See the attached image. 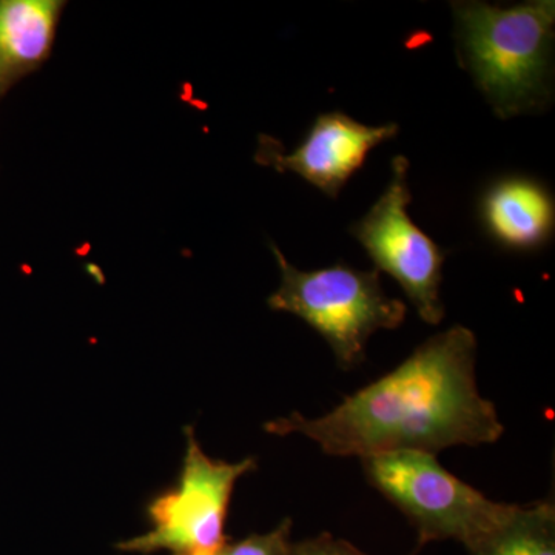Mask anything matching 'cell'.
<instances>
[{"mask_svg": "<svg viewBox=\"0 0 555 555\" xmlns=\"http://www.w3.org/2000/svg\"><path fill=\"white\" fill-rule=\"evenodd\" d=\"M280 268V287L268 306L308 323L321 335L343 371L366 360L369 338L378 331H393L406 320L401 299L387 297L378 270L346 264L305 272L292 266L283 251L270 244Z\"/></svg>", "mask_w": 555, "mask_h": 555, "instance_id": "3957f363", "label": "cell"}, {"mask_svg": "<svg viewBox=\"0 0 555 555\" xmlns=\"http://www.w3.org/2000/svg\"><path fill=\"white\" fill-rule=\"evenodd\" d=\"M398 130L393 122L371 127L341 112L323 113L294 152L286 153L278 139L259 134L255 163L278 173H297L335 199L364 166L369 153L387 139L396 138Z\"/></svg>", "mask_w": 555, "mask_h": 555, "instance_id": "52a82bcc", "label": "cell"}, {"mask_svg": "<svg viewBox=\"0 0 555 555\" xmlns=\"http://www.w3.org/2000/svg\"><path fill=\"white\" fill-rule=\"evenodd\" d=\"M469 555H555V506L551 500L517 505L502 525L466 546Z\"/></svg>", "mask_w": 555, "mask_h": 555, "instance_id": "30bf717a", "label": "cell"}, {"mask_svg": "<svg viewBox=\"0 0 555 555\" xmlns=\"http://www.w3.org/2000/svg\"><path fill=\"white\" fill-rule=\"evenodd\" d=\"M418 547L415 553L416 555ZM288 555H367L363 551L358 550L352 543L346 540L337 539L328 532L312 537V539L301 540V542L292 543Z\"/></svg>", "mask_w": 555, "mask_h": 555, "instance_id": "7c38bea8", "label": "cell"}, {"mask_svg": "<svg viewBox=\"0 0 555 555\" xmlns=\"http://www.w3.org/2000/svg\"><path fill=\"white\" fill-rule=\"evenodd\" d=\"M185 448L178 483L149 503L150 528L144 534L122 540V553L170 555L210 553L228 542L224 534L230 500L236 481L257 469L254 456L229 463L203 451L192 426L184 429Z\"/></svg>", "mask_w": 555, "mask_h": 555, "instance_id": "5b68a950", "label": "cell"}, {"mask_svg": "<svg viewBox=\"0 0 555 555\" xmlns=\"http://www.w3.org/2000/svg\"><path fill=\"white\" fill-rule=\"evenodd\" d=\"M486 232L500 246L532 251L553 238L555 204L550 190L526 177L492 182L480 201Z\"/></svg>", "mask_w": 555, "mask_h": 555, "instance_id": "ba28073f", "label": "cell"}, {"mask_svg": "<svg viewBox=\"0 0 555 555\" xmlns=\"http://www.w3.org/2000/svg\"><path fill=\"white\" fill-rule=\"evenodd\" d=\"M64 0H0V102L50 60Z\"/></svg>", "mask_w": 555, "mask_h": 555, "instance_id": "9c48e42d", "label": "cell"}, {"mask_svg": "<svg viewBox=\"0 0 555 555\" xmlns=\"http://www.w3.org/2000/svg\"><path fill=\"white\" fill-rule=\"evenodd\" d=\"M390 167L392 175L385 192L350 228V233L367 251L375 270L392 276L418 317L437 326L444 318L440 291L447 251L409 217L408 206L412 201L409 160L396 156Z\"/></svg>", "mask_w": 555, "mask_h": 555, "instance_id": "8992f818", "label": "cell"}, {"mask_svg": "<svg viewBox=\"0 0 555 555\" xmlns=\"http://www.w3.org/2000/svg\"><path fill=\"white\" fill-rule=\"evenodd\" d=\"M476 361V335L456 324L327 414L308 418L292 412L266 423L264 430L280 437L301 434L324 454L360 459L492 444L505 426L494 403L478 392Z\"/></svg>", "mask_w": 555, "mask_h": 555, "instance_id": "6da1fadb", "label": "cell"}, {"mask_svg": "<svg viewBox=\"0 0 555 555\" xmlns=\"http://www.w3.org/2000/svg\"><path fill=\"white\" fill-rule=\"evenodd\" d=\"M460 64L499 118L540 112L553 96L555 3L452 2Z\"/></svg>", "mask_w": 555, "mask_h": 555, "instance_id": "7a4b0ae2", "label": "cell"}, {"mask_svg": "<svg viewBox=\"0 0 555 555\" xmlns=\"http://www.w3.org/2000/svg\"><path fill=\"white\" fill-rule=\"evenodd\" d=\"M360 460L369 483L414 526L418 550L443 540L466 547L502 525L517 507L488 499L426 452H387Z\"/></svg>", "mask_w": 555, "mask_h": 555, "instance_id": "277c9868", "label": "cell"}, {"mask_svg": "<svg viewBox=\"0 0 555 555\" xmlns=\"http://www.w3.org/2000/svg\"><path fill=\"white\" fill-rule=\"evenodd\" d=\"M292 520L284 518L268 534H251L238 542H225L210 553L195 555H288L292 546Z\"/></svg>", "mask_w": 555, "mask_h": 555, "instance_id": "8fae6325", "label": "cell"}]
</instances>
